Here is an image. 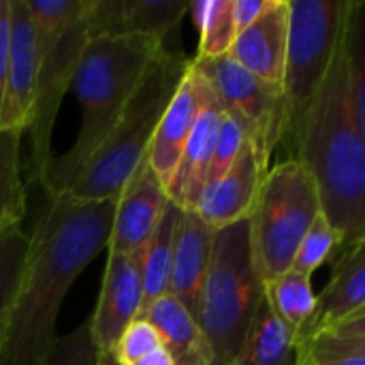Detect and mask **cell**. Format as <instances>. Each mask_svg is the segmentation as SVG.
<instances>
[{
	"mask_svg": "<svg viewBox=\"0 0 365 365\" xmlns=\"http://www.w3.org/2000/svg\"><path fill=\"white\" fill-rule=\"evenodd\" d=\"M113 212L115 199L45 195L0 346V365H45L56 344L62 302L88 263L107 248Z\"/></svg>",
	"mask_w": 365,
	"mask_h": 365,
	"instance_id": "obj_1",
	"label": "cell"
},
{
	"mask_svg": "<svg viewBox=\"0 0 365 365\" xmlns=\"http://www.w3.org/2000/svg\"><path fill=\"white\" fill-rule=\"evenodd\" d=\"M351 6V4H349ZM293 158L312 175L321 212L342 237V250L365 242V137L346 88L344 32L336 62L304 122Z\"/></svg>",
	"mask_w": 365,
	"mask_h": 365,
	"instance_id": "obj_2",
	"label": "cell"
},
{
	"mask_svg": "<svg viewBox=\"0 0 365 365\" xmlns=\"http://www.w3.org/2000/svg\"><path fill=\"white\" fill-rule=\"evenodd\" d=\"M163 47L158 38L135 34L88 38L68 88L81 105V128L73 148L47 165L38 182L45 195L62 192L96 152Z\"/></svg>",
	"mask_w": 365,
	"mask_h": 365,
	"instance_id": "obj_3",
	"label": "cell"
},
{
	"mask_svg": "<svg viewBox=\"0 0 365 365\" xmlns=\"http://www.w3.org/2000/svg\"><path fill=\"white\" fill-rule=\"evenodd\" d=\"M188 64L190 58L165 47L160 49L109 135L62 192L77 201L118 199L148 156L154 130L186 75Z\"/></svg>",
	"mask_w": 365,
	"mask_h": 365,
	"instance_id": "obj_4",
	"label": "cell"
},
{
	"mask_svg": "<svg viewBox=\"0 0 365 365\" xmlns=\"http://www.w3.org/2000/svg\"><path fill=\"white\" fill-rule=\"evenodd\" d=\"M261 302L263 280L252 261L248 218L216 229L195 314L212 365L233 364Z\"/></svg>",
	"mask_w": 365,
	"mask_h": 365,
	"instance_id": "obj_5",
	"label": "cell"
},
{
	"mask_svg": "<svg viewBox=\"0 0 365 365\" xmlns=\"http://www.w3.org/2000/svg\"><path fill=\"white\" fill-rule=\"evenodd\" d=\"M36 41V92L30 120L28 173L41 182L51 163V133L88 43V15L94 0H24Z\"/></svg>",
	"mask_w": 365,
	"mask_h": 365,
	"instance_id": "obj_6",
	"label": "cell"
},
{
	"mask_svg": "<svg viewBox=\"0 0 365 365\" xmlns=\"http://www.w3.org/2000/svg\"><path fill=\"white\" fill-rule=\"evenodd\" d=\"M351 0H289V38L280 83L282 143L291 152L336 62Z\"/></svg>",
	"mask_w": 365,
	"mask_h": 365,
	"instance_id": "obj_7",
	"label": "cell"
},
{
	"mask_svg": "<svg viewBox=\"0 0 365 365\" xmlns=\"http://www.w3.org/2000/svg\"><path fill=\"white\" fill-rule=\"evenodd\" d=\"M319 214V190L302 160L291 156L265 173L248 214L252 261L263 282L291 269L295 252Z\"/></svg>",
	"mask_w": 365,
	"mask_h": 365,
	"instance_id": "obj_8",
	"label": "cell"
},
{
	"mask_svg": "<svg viewBox=\"0 0 365 365\" xmlns=\"http://www.w3.org/2000/svg\"><path fill=\"white\" fill-rule=\"evenodd\" d=\"M190 62L199 77L210 86L222 109L242 120L257 152L269 165L272 152L278 143H282L280 88L261 81L229 56L214 60L190 58Z\"/></svg>",
	"mask_w": 365,
	"mask_h": 365,
	"instance_id": "obj_9",
	"label": "cell"
},
{
	"mask_svg": "<svg viewBox=\"0 0 365 365\" xmlns=\"http://www.w3.org/2000/svg\"><path fill=\"white\" fill-rule=\"evenodd\" d=\"M19 141L21 135H0V346L30 248V235L21 227L26 188Z\"/></svg>",
	"mask_w": 365,
	"mask_h": 365,
	"instance_id": "obj_10",
	"label": "cell"
},
{
	"mask_svg": "<svg viewBox=\"0 0 365 365\" xmlns=\"http://www.w3.org/2000/svg\"><path fill=\"white\" fill-rule=\"evenodd\" d=\"M143 252L145 246L128 255L107 257L98 304L90 317L92 340L101 353H111L122 331L139 319L143 302Z\"/></svg>",
	"mask_w": 365,
	"mask_h": 365,
	"instance_id": "obj_11",
	"label": "cell"
},
{
	"mask_svg": "<svg viewBox=\"0 0 365 365\" xmlns=\"http://www.w3.org/2000/svg\"><path fill=\"white\" fill-rule=\"evenodd\" d=\"M11 2V38L6 86L0 105V135L28 130L36 92V41L30 13L24 0Z\"/></svg>",
	"mask_w": 365,
	"mask_h": 365,
	"instance_id": "obj_12",
	"label": "cell"
},
{
	"mask_svg": "<svg viewBox=\"0 0 365 365\" xmlns=\"http://www.w3.org/2000/svg\"><path fill=\"white\" fill-rule=\"evenodd\" d=\"M195 75L199 81V111H197L192 130L188 135V141L184 145L182 158L167 184V197L180 210L197 212L201 195L205 190L207 167L212 160V152H214L220 120H222V105L218 103V98L214 96L210 86L199 77L197 71Z\"/></svg>",
	"mask_w": 365,
	"mask_h": 365,
	"instance_id": "obj_13",
	"label": "cell"
},
{
	"mask_svg": "<svg viewBox=\"0 0 365 365\" xmlns=\"http://www.w3.org/2000/svg\"><path fill=\"white\" fill-rule=\"evenodd\" d=\"M169 197L148 158L137 167L115 199L111 231L107 237L109 255H128L145 246L163 216Z\"/></svg>",
	"mask_w": 365,
	"mask_h": 365,
	"instance_id": "obj_14",
	"label": "cell"
},
{
	"mask_svg": "<svg viewBox=\"0 0 365 365\" xmlns=\"http://www.w3.org/2000/svg\"><path fill=\"white\" fill-rule=\"evenodd\" d=\"M190 0H94L88 36H152L165 43L180 26Z\"/></svg>",
	"mask_w": 365,
	"mask_h": 365,
	"instance_id": "obj_15",
	"label": "cell"
},
{
	"mask_svg": "<svg viewBox=\"0 0 365 365\" xmlns=\"http://www.w3.org/2000/svg\"><path fill=\"white\" fill-rule=\"evenodd\" d=\"M267 171L269 165L261 158L255 143L248 139L229 171L201 195L197 207L199 216L214 231L246 220Z\"/></svg>",
	"mask_w": 365,
	"mask_h": 365,
	"instance_id": "obj_16",
	"label": "cell"
},
{
	"mask_svg": "<svg viewBox=\"0 0 365 365\" xmlns=\"http://www.w3.org/2000/svg\"><path fill=\"white\" fill-rule=\"evenodd\" d=\"M287 38L289 0H269L267 9L235 36L227 56L261 81L280 88L284 75Z\"/></svg>",
	"mask_w": 365,
	"mask_h": 365,
	"instance_id": "obj_17",
	"label": "cell"
},
{
	"mask_svg": "<svg viewBox=\"0 0 365 365\" xmlns=\"http://www.w3.org/2000/svg\"><path fill=\"white\" fill-rule=\"evenodd\" d=\"M214 229L195 210H182L173 240L169 295L197 314L201 287L210 265Z\"/></svg>",
	"mask_w": 365,
	"mask_h": 365,
	"instance_id": "obj_18",
	"label": "cell"
},
{
	"mask_svg": "<svg viewBox=\"0 0 365 365\" xmlns=\"http://www.w3.org/2000/svg\"><path fill=\"white\" fill-rule=\"evenodd\" d=\"M199 111V81L192 71V64H188L186 75L182 77L173 98L169 101L148 150V165L160 180V184L167 190V184L182 158L184 145L188 141V135L192 130L195 118Z\"/></svg>",
	"mask_w": 365,
	"mask_h": 365,
	"instance_id": "obj_19",
	"label": "cell"
},
{
	"mask_svg": "<svg viewBox=\"0 0 365 365\" xmlns=\"http://www.w3.org/2000/svg\"><path fill=\"white\" fill-rule=\"evenodd\" d=\"M359 310H365V242L340 252L329 284L317 295L312 319L295 338L338 323Z\"/></svg>",
	"mask_w": 365,
	"mask_h": 365,
	"instance_id": "obj_20",
	"label": "cell"
},
{
	"mask_svg": "<svg viewBox=\"0 0 365 365\" xmlns=\"http://www.w3.org/2000/svg\"><path fill=\"white\" fill-rule=\"evenodd\" d=\"M160 336L175 365H212L205 338L197 325L195 314L173 295L156 299L143 317Z\"/></svg>",
	"mask_w": 365,
	"mask_h": 365,
	"instance_id": "obj_21",
	"label": "cell"
},
{
	"mask_svg": "<svg viewBox=\"0 0 365 365\" xmlns=\"http://www.w3.org/2000/svg\"><path fill=\"white\" fill-rule=\"evenodd\" d=\"M231 365H295V336L272 312L265 297Z\"/></svg>",
	"mask_w": 365,
	"mask_h": 365,
	"instance_id": "obj_22",
	"label": "cell"
},
{
	"mask_svg": "<svg viewBox=\"0 0 365 365\" xmlns=\"http://www.w3.org/2000/svg\"><path fill=\"white\" fill-rule=\"evenodd\" d=\"M180 207L171 201H167L163 216L145 244L143 252V302H141V312H143L163 295L169 293V278H171V263H173V240H175V227L180 220Z\"/></svg>",
	"mask_w": 365,
	"mask_h": 365,
	"instance_id": "obj_23",
	"label": "cell"
},
{
	"mask_svg": "<svg viewBox=\"0 0 365 365\" xmlns=\"http://www.w3.org/2000/svg\"><path fill=\"white\" fill-rule=\"evenodd\" d=\"M263 297L272 312L287 325L293 336H297L308 325L317 308V295L310 276L293 269L263 282Z\"/></svg>",
	"mask_w": 365,
	"mask_h": 365,
	"instance_id": "obj_24",
	"label": "cell"
},
{
	"mask_svg": "<svg viewBox=\"0 0 365 365\" xmlns=\"http://www.w3.org/2000/svg\"><path fill=\"white\" fill-rule=\"evenodd\" d=\"M233 0H195L188 2L192 13V24L199 30V51L197 60H214L227 56L237 32L231 13Z\"/></svg>",
	"mask_w": 365,
	"mask_h": 365,
	"instance_id": "obj_25",
	"label": "cell"
},
{
	"mask_svg": "<svg viewBox=\"0 0 365 365\" xmlns=\"http://www.w3.org/2000/svg\"><path fill=\"white\" fill-rule=\"evenodd\" d=\"M342 252V237L340 233L329 225V220L323 216V212L317 216V220L312 222V227L306 231L291 269L312 276L321 265H325L336 252Z\"/></svg>",
	"mask_w": 365,
	"mask_h": 365,
	"instance_id": "obj_26",
	"label": "cell"
},
{
	"mask_svg": "<svg viewBox=\"0 0 365 365\" xmlns=\"http://www.w3.org/2000/svg\"><path fill=\"white\" fill-rule=\"evenodd\" d=\"M248 139H250V135H248L246 126L242 124V120H237L233 113H229L227 109H222V120H220L216 145H214L212 160H210V167H207L205 190L210 186H214L229 171V167L235 163L237 154L242 152V148H244V143Z\"/></svg>",
	"mask_w": 365,
	"mask_h": 365,
	"instance_id": "obj_27",
	"label": "cell"
},
{
	"mask_svg": "<svg viewBox=\"0 0 365 365\" xmlns=\"http://www.w3.org/2000/svg\"><path fill=\"white\" fill-rule=\"evenodd\" d=\"M101 351L96 349L90 331V319L77 329L68 331L62 338H56V344L45 365H96Z\"/></svg>",
	"mask_w": 365,
	"mask_h": 365,
	"instance_id": "obj_28",
	"label": "cell"
},
{
	"mask_svg": "<svg viewBox=\"0 0 365 365\" xmlns=\"http://www.w3.org/2000/svg\"><path fill=\"white\" fill-rule=\"evenodd\" d=\"M160 346H163V340H160L158 331L145 319H135L122 331L111 355L118 361V365H130Z\"/></svg>",
	"mask_w": 365,
	"mask_h": 365,
	"instance_id": "obj_29",
	"label": "cell"
},
{
	"mask_svg": "<svg viewBox=\"0 0 365 365\" xmlns=\"http://www.w3.org/2000/svg\"><path fill=\"white\" fill-rule=\"evenodd\" d=\"M9 38H11V2L2 0V4H0V105H2L4 86H6Z\"/></svg>",
	"mask_w": 365,
	"mask_h": 365,
	"instance_id": "obj_30",
	"label": "cell"
},
{
	"mask_svg": "<svg viewBox=\"0 0 365 365\" xmlns=\"http://www.w3.org/2000/svg\"><path fill=\"white\" fill-rule=\"evenodd\" d=\"M267 2L269 0H233L231 13H233L235 32L240 34L242 30H246L267 9Z\"/></svg>",
	"mask_w": 365,
	"mask_h": 365,
	"instance_id": "obj_31",
	"label": "cell"
},
{
	"mask_svg": "<svg viewBox=\"0 0 365 365\" xmlns=\"http://www.w3.org/2000/svg\"><path fill=\"white\" fill-rule=\"evenodd\" d=\"M130 365H175V364H173V359H171L169 351H167L165 346H160V349H156V351L148 353L145 357H141L139 361H135V364H130Z\"/></svg>",
	"mask_w": 365,
	"mask_h": 365,
	"instance_id": "obj_32",
	"label": "cell"
},
{
	"mask_svg": "<svg viewBox=\"0 0 365 365\" xmlns=\"http://www.w3.org/2000/svg\"><path fill=\"white\" fill-rule=\"evenodd\" d=\"M96 365H118V361L113 359V355H111V353H101Z\"/></svg>",
	"mask_w": 365,
	"mask_h": 365,
	"instance_id": "obj_33",
	"label": "cell"
},
{
	"mask_svg": "<svg viewBox=\"0 0 365 365\" xmlns=\"http://www.w3.org/2000/svg\"><path fill=\"white\" fill-rule=\"evenodd\" d=\"M0 4H2V0H0Z\"/></svg>",
	"mask_w": 365,
	"mask_h": 365,
	"instance_id": "obj_34",
	"label": "cell"
}]
</instances>
